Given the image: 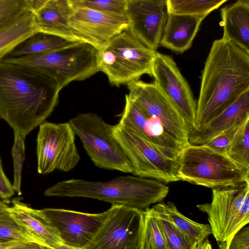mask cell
Here are the masks:
<instances>
[{"instance_id": "6da1fadb", "label": "cell", "mask_w": 249, "mask_h": 249, "mask_svg": "<svg viewBox=\"0 0 249 249\" xmlns=\"http://www.w3.org/2000/svg\"><path fill=\"white\" fill-rule=\"evenodd\" d=\"M60 89L31 68L0 60V118L24 137L45 122L58 103Z\"/></svg>"}, {"instance_id": "7a4b0ae2", "label": "cell", "mask_w": 249, "mask_h": 249, "mask_svg": "<svg viewBox=\"0 0 249 249\" xmlns=\"http://www.w3.org/2000/svg\"><path fill=\"white\" fill-rule=\"evenodd\" d=\"M249 90V53L230 40H215L202 71L192 130L202 127Z\"/></svg>"}, {"instance_id": "3957f363", "label": "cell", "mask_w": 249, "mask_h": 249, "mask_svg": "<svg viewBox=\"0 0 249 249\" xmlns=\"http://www.w3.org/2000/svg\"><path fill=\"white\" fill-rule=\"evenodd\" d=\"M168 192L169 187L163 182L127 175L106 181L81 179L61 181L46 189L44 195L91 198L144 210L150 205L161 201Z\"/></svg>"}, {"instance_id": "277c9868", "label": "cell", "mask_w": 249, "mask_h": 249, "mask_svg": "<svg viewBox=\"0 0 249 249\" xmlns=\"http://www.w3.org/2000/svg\"><path fill=\"white\" fill-rule=\"evenodd\" d=\"M177 177L212 190L229 189L249 184V167L204 144H189L178 159Z\"/></svg>"}, {"instance_id": "5b68a950", "label": "cell", "mask_w": 249, "mask_h": 249, "mask_svg": "<svg viewBox=\"0 0 249 249\" xmlns=\"http://www.w3.org/2000/svg\"><path fill=\"white\" fill-rule=\"evenodd\" d=\"M156 53L127 28L97 51L98 70L112 86L127 85L144 74L152 76Z\"/></svg>"}, {"instance_id": "8992f818", "label": "cell", "mask_w": 249, "mask_h": 249, "mask_svg": "<svg viewBox=\"0 0 249 249\" xmlns=\"http://www.w3.org/2000/svg\"><path fill=\"white\" fill-rule=\"evenodd\" d=\"M97 50L82 41L46 53L5 61L31 68L51 78L61 90L74 81H82L97 72Z\"/></svg>"}, {"instance_id": "52a82bcc", "label": "cell", "mask_w": 249, "mask_h": 249, "mask_svg": "<svg viewBox=\"0 0 249 249\" xmlns=\"http://www.w3.org/2000/svg\"><path fill=\"white\" fill-rule=\"evenodd\" d=\"M95 166L133 173L131 163L114 133V125L93 113H80L69 122Z\"/></svg>"}, {"instance_id": "ba28073f", "label": "cell", "mask_w": 249, "mask_h": 249, "mask_svg": "<svg viewBox=\"0 0 249 249\" xmlns=\"http://www.w3.org/2000/svg\"><path fill=\"white\" fill-rule=\"evenodd\" d=\"M113 133L131 163L134 176L164 183L179 180L178 160L168 153L118 124L114 125Z\"/></svg>"}, {"instance_id": "9c48e42d", "label": "cell", "mask_w": 249, "mask_h": 249, "mask_svg": "<svg viewBox=\"0 0 249 249\" xmlns=\"http://www.w3.org/2000/svg\"><path fill=\"white\" fill-rule=\"evenodd\" d=\"M208 216L212 234L218 243L227 242L249 222V184L212 190L210 203L197 205Z\"/></svg>"}, {"instance_id": "30bf717a", "label": "cell", "mask_w": 249, "mask_h": 249, "mask_svg": "<svg viewBox=\"0 0 249 249\" xmlns=\"http://www.w3.org/2000/svg\"><path fill=\"white\" fill-rule=\"evenodd\" d=\"M104 223L83 249H143L144 210L112 204Z\"/></svg>"}, {"instance_id": "8fae6325", "label": "cell", "mask_w": 249, "mask_h": 249, "mask_svg": "<svg viewBox=\"0 0 249 249\" xmlns=\"http://www.w3.org/2000/svg\"><path fill=\"white\" fill-rule=\"evenodd\" d=\"M37 137V172L46 174L55 170L68 172L80 160L75 134L69 122H44Z\"/></svg>"}, {"instance_id": "7c38bea8", "label": "cell", "mask_w": 249, "mask_h": 249, "mask_svg": "<svg viewBox=\"0 0 249 249\" xmlns=\"http://www.w3.org/2000/svg\"><path fill=\"white\" fill-rule=\"evenodd\" d=\"M126 85L128 97L145 114L159 120L166 130L184 146L190 144L189 126L155 82L149 83L138 80Z\"/></svg>"}, {"instance_id": "4fadbf2b", "label": "cell", "mask_w": 249, "mask_h": 249, "mask_svg": "<svg viewBox=\"0 0 249 249\" xmlns=\"http://www.w3.org/2000/svg\"><path fill=\"white\" fill-rule=\"evenodd\" d=\"M69 24L78 41L90 45L97 51L129 27L125 14L106 13L82 7L73 8Z\"/></svg>"}, {"instance_id": "5bb4252c", "label": "cell", "mask_w": 249, "mask_h": 249, "mask_svg": "<svg viewBox=\"0 0 249 249\" xmlns=\"http://www.w3.org/2000/svg\"><path fill=\"white\" fill-rule=\"evenodd\" d=\"M152 76L182 116L191 130L195 126L196 103L190 86L170 56L156 51Z\"/></svg>"}, {"instance_id": "9a60e30c", "label": "cell", "mask_w": 249, "mask_h": 249, "mask_svg": "<svg viewBox=\"0 0 249 249\" xmlns=\"http://www.w3.org/2000/svg\"><path fill=\"white\" fill-rule=\"evenodd\" d=\"M40 212L57 231L63 244L84 249L106 219L108 212L89 213L62 209L46 208Z\"/></svg>"}, {"instance_id": "2e32d148", "label": "cell", "mask_w": 249, "mask_h": 249, "mask_svg": "<svg viewBox=\"0 0 249 249\" xmlns=\"http://www.w3.org/2000/svg\"><path fill=\"white\" fill-rule=\"evenodd\" d=\"M166 0H127L129 29L150 49L157 51L168 17Z\"/></svg>"}, {"instance_id": "e0dca14e", "label": "cell", "mask_w": 249, "mask_h": 249, "mask_svg": "<svg viewBox=\"0 0 249 249\" xmlns=\"http://www.w3.org/2000/svg\"><path fill=\"white\" fill-rule=\"evenodd\" d=\"M118 124L157 145L175 160H178L185 147L166 130L159 120L145 114L127 94L125 96L124 110Z\"/></svg>"}, {"instance_id": "ac0fdd59", "label": "cell", "mask_w": 249, "mask_h": 249, "mask_svg": "<svg viewBox=\"0 0 249 249\" xmlns=\"http://www.w3.org/2000/svg\"><path fill=\"white\" fill-rule=\"evenodd\" d=\"M37 32L55 35L72 42L79 41L69 24L73 11L71 0H27Z\"/></svg>"}, {"instance_id": "d6986e66", "label": "cell", "mask_w": 249, "mask_h": 249, "mask_svg": "<svg viewBox=\"0 0 249 249\" xmlns=\"http://www.w3.org/2000/svg\"><path fill=\"white\" fill-rule=\"evenodd\" d=\"M249 118V90L202 127L191 131L189 143L201 145Z\"/></svg>"}, {"instance_id": "ffe728a7", "label": "cell", "mask_w": 249, "mask_h": 249, "mask_svg": "<svg viewBox=\"0 0 249 249\" xmlns=\"http://www.w3.org/2000/svg\"><path fill=\"white\" fill-rule=\"evenodd\" d=\"M7 212L16 222L27 232L46 245L54 248L62 244L56 229L40 212L22 202L20 198L12 201Z\"/></svg>"}, {"instance_id": "44dd1931", "label": "cell", "mask_w": 249, "mask_h": 249, "mask_svg": "<svg viewBox=\"0 0 249 249\" xmlns=\"http://www.w3.org/2000/svg\"><path fill=\"white\" fill-rule=\"evenodd\" d=\"M207 16L168 13L160 45L178 53H184L191 47L202 21Z\"/></svg>"}, {"instance_id": "7402d4cb", "label": "cell", "mask_w": 249, "mask_h": 249, "mask_svg": "<svg viewBox=\"0 0 249 249\" xmlns=\"http://www.w3.org/2000/svg\"><path fill=\"white\" fill-rule=\"evenodd\" d=\"M223 39L249 53V0H239L221 9Z\"/></svg>"}, {"instance_id": "603a6c76", "label": "cell", "mask_w": 249, "mask_h": 249, "mask_svg": "<svg viewBox=\"0 0 249 249\" xmlns=\"http://www.w3.org/2000/svg\"><path fill=\"white\" fill-rule=\"evenodd\" d=\"M37 32L33 13L26 9L0 23V60Z\"/></svg>"}, {"instance_id": "cb8c5ba5", "label": "cell", "mask_w": 249, "mask_h": 249, "mask_svg": "<svg viewBox=\"0 0 249 249\" xmlns=\"http://www.w3.org/2000/svg\"><path fill=\"white\" fill-rule=\"evenodd\" d=\"M151 208L197 244L205 241L212 234L209 224H200L187 218L179 212L172 202H159Z\"/></svg>"}, {"instance_id": "d4e9b609", "label": "cell", "mask_w": 249, "mask_h": 249, "mask_svg": "<svg viewBox=\"0 0 249 249\" xmlns=\"http://www.w3.org/2000/svg\"><path fill=\"white\" fill-rule=\"evenodd\" d=\"M73 43L74 42L55 35L37 32L19 44L4 58H14L46 53Z\"/></svg>"}, {"instance_id": "484cf974", "label": "cell", "mask_w": 249, "mask_h": 249, "mask_svg": "<svg viewBox=\"0 0 249 249\" xmlns=\"http://www.w3.org/2000/svg\"><path fill=\"white\" fill-rule=\"evenodd\" d=\"M155 217L163 236L167 249H196L197 244L152 208L145 210Z\"/></svg>"}, {"instance_id": "4316f807", "label": "cell", "mask_w": 249, "mask_h": 249, "mask_svg": "<svg viewBox=\"0 0 249 249\" xmlns=\"http://www.w3.org/2000/svg\"><path fill=\"white\" fill-rule=\"evenodd\" d=\"M227 0H166L168 13L188 16L208 15Z\"/></svg>"}, {"instance_id": "83f0119b", "label": "cell", "mask_w": 249, "mask_h": 249, "mask_svg": "<svg viewBox=\"0 0 249 249\" xmlns=\"http://www.w3.org/2000/svg\"><path fill=\"white\" fill-rule=\"evenodd\" d=\"M23 241L43 243L20 227L7 211L0 213V244Z\"/></svg>"}, {"instance_id": "f1b7e54d", "label": "cell", "mask_w": 249, "mask_h": 249, "mask_svg": "<svg viewBox=\"0 0 249 249\" xmlns=\"http://www.w3.org/2000/svg\"><path fill=\"white\" fill-rule=\"evenodd\" d=\"M226 155L236 162L249 167V118L240 125Z\"/></svg>"}, {"instance_id": "f546056e", "label": "cell", "mask_w": 249, "mask_h": 249, "mask_svg": "<svg viewBox=\"0 0 249 249\" xmlns=\"http://www.w3.org/2000/svg\"><path fill=\"white\" fill-rule=\"evenodd\" d=\"M144 212L143 249H167L165 240L155 217Z\"/></svg>"}, {"instance_id": "4dcf8cb0", "label": "cell", "mask_w": 249, "mask_h": 249, "mask_svg": "<svg viewBox=\"0 0 249 249\" xmlns=\"http://www.w3.org/2000/svg\"><path fill=\"white\" fill-rule=\"evenodd\" d=\"M74 7H82L110 13L125 14L127 0H71Z\"/></svg>"}, {"instance_id": "1f68e13d", "label": "cell", "mask_w": 249, "mask_h": 249, "mask_svg": "<svg viewBox=\"0 0 249 249\" xmlns=\"http://www.w3.org/2000/svg\"><path fill=\"white\" fill-rule=\"evenodd\" d=\"M22 135L14 133V142L12 150L14 164L13 188L18 195L21 194V178L23 163L25 159L24 139Z\"/></svg>"}, {"instance_id": "d6a6232c", "label": "cell", "mask_w": 249, "mask_h": 249, "mask_svg": "<svg viewBox=\"0 0 249 249\" xmlns=\"http://www.w3.org/2000/svg\"><path fill=\"white\" fill-rule=\"evenodd\" d=\"M241 124L234 125L223 131L203 144L218 152L226 154Z\"/></svg>"}, {"instance_id": "836d02e7", "label": "cell", "mask_w": 249, "mask_h": 249, "mask_svg": "<svg viewBox=\"0 0 249 249\" xmlns=\"http://www.w3.org/2000/svg\"><path fill=\"white\" fill-rule=\"evenodd\" d=\"M27 9V0H0V23Z\"/></svg>"}, {"instance_id": "e575fe53", "label": "cell", "mask_w": 249, "mask_h": 249, "mask_svg": "<svg viewBox=\"0 0 249 249\" xmlns=\"http://www.w3.org/2000/svg\"><path fill=\"white\" fill-rule=\"evenodd\" d=\"M219 249H249V227L244 226L227 242L218 243Z\"/></svg>"}, {"instance_id": "d590c367", "label": "cell", "mask_w": 249, "mask_h": 249, "mask_svg": "<svg viewBox=\"0 0 249 249\" xmlns=\"http://www.w3.org/2000/svg\"><path fill=\"white\" fill-rule=\"evenodd\" d=\"M0 249H54L44 243L35 241H18L8 243Z\"/></svg>"}, {"instance_id": "8d00e7d4", "label": "cell", "mask_w": 249, "mask_h": 249, "mask_svg": "<svg viewBox=\"0 0 249 249\" xmlns=\"http://www.w3.org/2000/svg\"><path fill=\"white\" fill-rule=\"evenodd\" d=\"M14 193L13 185L3 171L0 156V198L7 200L11 197Z\"/></svg>"}, {"instance_id": "74e56055", "label": "cell", "mask_w": 249, "mask_h": 249, "mask_svg": "<svg viewBox=\"0 0 249 249\" xmlns=\"http://www.w3.org/2000/svg\"><path fill=\"white\" fill-rule=\"evenodd\" d=\"M196 249H213L208 239L197 245Z\"/></svg>"}, {"instance_id": "f35d334b", "label": "cell", "mask_w": 249, "mask_h": 249, "mask_svg": "<svg viewBox=\"0 0 249 249\" xmlns=\"http://www.w3.org/2000/svg\"><path fill=\"white\" fill-rule=\"evenodd\" d=\"M9 206L3 201H0V213L7 211Z\"/></svg>"}, {"instance_id": "ab89813d", "label": "cell", "mask_w": 249, "mask_h": 249, "mask_svg": "<svg viewBox=\"0 0 249 249\" xmlns=\"http://www.w3.org/2000/svg\"><path fill=\"white\" fill-rule=\"evenodd\" d=\"M54 249H79L76 248L72 247H70L69 246L65 245L63 244L55 246L54 248Z\"/></svg>"}, {"instance_id": "60d3db41", "label": "cell", "mask_w": 249, "mask_h": 249, "mask_svg": "<svg viewBox=\"0 0 249 249\" xmlns=\"http://www.w3.org/2000/svg\"><path fill=\"white\" fill-rule=\"evenodd\" d=\"M13 243V242H12ZM8 244V243H7ZM6 244H0V248H1V247H2L3 246H4V245H5Z\"/></svg>"}]
</instances>
